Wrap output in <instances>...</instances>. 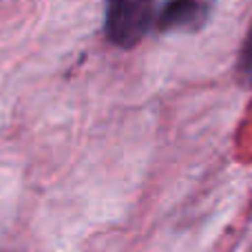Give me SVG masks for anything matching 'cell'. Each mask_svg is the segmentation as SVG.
<instances>
[{
  "label": "cell",
  "instance_id": "6da1fadb",
  "mask_svg": "<svg viewBox=\"0 0 252 252\" xmlns=\"http://www.w3.org/2000/svg\"><path fill=\"white\" fill-rule=\"evenodd\" d=\"M153 16V0H106V40L120 49L137 47L151 29Z\"/></svg>",
  "mask_w": 252,
  "mask_h": 252
},
{
  "label": "cell",
  "instance_id": "7a4b0ae2",
  "mask_svg": "<svg viewBox=\"0 0 252 252\" xmlns=\"http://www.w3.org/2000/svg\"><path fill=\"white\" fill-rule=\"evenodd\" d=\"M213 2L210 0H166L157 13V29L161 33L173 31H199L208 22Z\"/></svg>",
  "mask_w": 252,
  "mask_h": 252
},
{
  "label": "cell",
  "instance_id": "3957f363",
  "mask_svg": "<svg viewBox=\"0 0 252 252\" xmlns=\"http://www.w3.org/2000/svg\"><path fill=\"white\" fill-rule=\"evenodd\" d=\"M239 73L241 78L248 84H252V27L246 35V42L241 47V56H239Z\"/></svg>",
  "mask_w": 252,
  "mask_h": 252
}]
</instances>
